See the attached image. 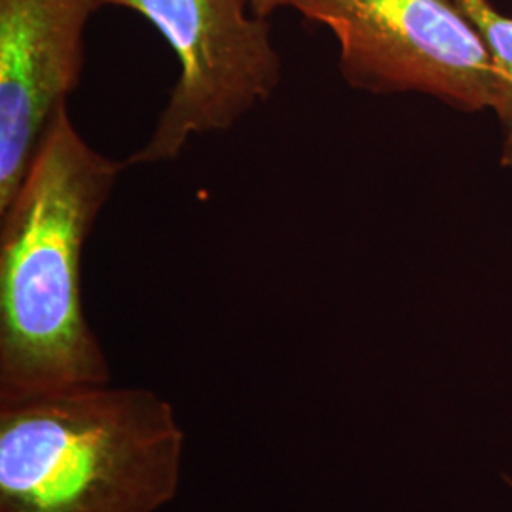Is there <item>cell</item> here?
I'll list each match as a JSON object with an SVG mask.
<instances>
[{
  "instance_id": "6da1fadb",
  "label": "cell",
  "mask_w": 512,
  "mask_h": 512,
  "mask_svg": "<svg viewBox=\"0 0 512 512\" xmlns=\"http://www.w3.org/2000/svg\"><path fill=\"white\" fill-rule=\"evenodd\" d=\"M126 165L93 150L65 105L0 213V406L110 384L84 311L82 256Z\"/></svg>"
},
{
  "instance_id": "7a4b0ae2",
  "label": "cell",
  "mask_w": 512,
  "mask_h": 512,
  "mask_svg": "<svg viewBox=\"0 0 512 512\" xmlns=\"http://www.w3.org/2000/svg\"><path fill=\"white\" fill-rule=\"evenodd\" d=\"M184 431L143 387L88 385L0 406V512H158Z\"/></svg>"
},
{
  "instance_id": "3957f363",
  "label": "cell",
  "mask_w": 512,
  "mask_h": 512,
  "mask_svg": "<svg viewBox=\"0 0 512 512\" xmlns=\"http://www.w3.org/2000/svg\"><path fill=\"white\" fill-rule=\"evenodd\" d=\"M289 8L334 35L353 88L425 93L465 112L497 105L492 54L452 0H291Z\"/></svg>"
},
{
  "instance_id": "277c9868",
  "label": "cell",
  "mask_w": 512,
  "mask_h": 512,
  "mask_svg": "<svg viewBox=\"0 0 512 512\" xmlns=\"http://www.w3.org/2000/svg\"><path fill=\"white\" fill-rule=\"evenodd\" d=\"M150 21L179 61V78L145 147L126 164L177 160L192 137L226 131L281 84L268 21L249 0H101Z\"/></svg>"
},
{
  "instance_id": "5b68a950",
  "label": "cell",
  "mask_w": 512,
  "mask_h": 512,
  "mask_svg": "<svg viewBox=\"0 0 512 512\" xmlns=\"http://www.w3.org/2000/svg\"><path fill=\"white\" fill-rule=\"evenodd\" d=\"M101 0H0V213L86 63V27Z\"/></svg>"
},
{
  "instance_id": "8992f818",
  "label": "cell",
  "mask_w": 512,
  "mask_h": 512,
  "mask_svg": "<svg viewBox=\"0 0 512 512\" xmlns=\"http://www.w3.org/2000/svg\"><path fill=\"white\" fill-rule=\"evenodd\" d=\"M484 38L501 76L495 114L503 126L501 164L512 169V18L497 12L490 0H452Z\"/></svg>"
},
{
  "instance_id": "52a82bcc",
  "label": "cell",
  "mask_w": 512,
  "mask_h": 512,
  "mask_svg": "<svg viewBox=\"0 0 512 512\" xmlns=\"http://www.w3.org/2000/svg\"><path fill=\"white\" fill-rule=\"evenodd\" d=\"M289 4H291V0H249L251 14H255L256 18L262 19L268 18L279 8H287Z\"/></svg>"
}]
</instances>
